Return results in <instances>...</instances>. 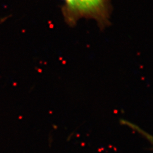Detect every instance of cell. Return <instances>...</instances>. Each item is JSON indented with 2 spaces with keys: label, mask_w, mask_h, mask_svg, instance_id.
I'll list each match as a JSON object with an SVG mask.
<instances>
[{
  "label": "cell",
  "mask_w": 153,
  "mask_h": 153,
  "mask_svg": "<svg viewBox=\"0 0 153 153\" xmlns=\"http://www.w3.org/2000/svg\"><path fill=\"white\" fill-rule=\"evenodd\" d=\"M62 16L66 23L74 26L81 19H93L100 28L109 23L111 0H62Z\"/></svg>",
  "instance_id": "obj_1"
}]
</instances>
